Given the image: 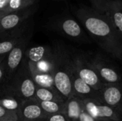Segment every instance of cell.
I'll return each instance as SVG.
<instances>
[{
    "instance_id": "6da1fadb",
    "label": "cell",
    "mask_w": 122,
    "mask_h": 121,
    "mask_svg": "<svg viewBox=\"0 0 122 121\" xmlns=\"http://www.w3.org/2000/svg\"><path fill=\"white\" fill-rule=\"evenodd\" d=\"M90 38L109 57L122 61V36L106 14L81 5L73 9Z\"/></svg>"
},
{
    "instance_id": "7a4b0ae2",
    "label": "cell",
    "mask_w": 122,
    "mask_h": 121,
    "mask_svg": "<svg viewBox=\"0 0 122 121\" xmlns=\"http://www.w3.org/2000/svg\"><path fill=\"white\" fill-rule=\"evenodd\" d=\"M53 48L52 75L56 89L67 100L75 96L71 83L72 63L70 48L63 44H55Z\"/></svg>"
},
{
    "instance_id": "3957f363",
    "label": "cell",
    "mask_w": 122,
    "mask_h": 121,
    "mask_svg": "<svg viewBox=\"0 0 122 121\" xmlns=\"http://www.w3.org/2000/svg\"><path fill=\"white\" fill-rule=\"evenodd\" d=\"M47 26L61 35L80 44L91 43L90 39L82 26L69 14L63 13L51 17Z\"/></svg>"
},
{
    "instance_id": "277c9868",
    "label": "cell",
    "mask_w": 122,
    "mask_h": 121,
    "mask_svg": "<svg viewBox=\"0 0 122 121\" xmlns=\"http://www.w3.org/2000/svg\"><path fill=\"white\" fill-rule=\"evenodd\" d=\"M71 58L74 68L79 77L96 91L102 89L106 83L99 77L90 59V55L84 51L70 48Z\"/></svg>"
},
{
    "instance_id": "5b68a950",
    "label": "cell",
    "mask_w": 122,
    "mask_h": 121,
    "mask_svg": "<svg viewBox=\"0 0 122 121\" xmlns=\"http://www.w3.org/2000/svg\"><path fill=\"white\" fill-rule=\"evenodd\" d=\"M9 82L15 93L23 100L34 98L36 86L31 77L28 59L25 55L21 65Z\"/></svg>"
},
{
    "instance_id": "8992f818",
    "label": "cell",
    "mask_w": 122,
    "mask_h": 121,
    "mask_svg": "<svg viewBox=\"0 0 122 121\" xmlns=\"http://www.w3.org/2000/svg\"><path fill=\"white\" fill-rule=\"evenodd\" d=\"M111 58V57H110ZM109 56L97 52L90 56L92 64L99 77L106 84L122 82V74L119 69L112 63Z\"/></svg>"
},
{
    "instance_id": "52a82bcc",
    "label": "cell",
    "mask_w": 122,
    "mask_h": 121,
    "mask_svg": "<svg viewBox=\"0 0 122 121\" xmlns=\"http://www.w3.org/2000/svg\"><path fill=\"white\" fill-rule=\"evenodd\" d=\"M86 111L96 121H122V116L102 101L81 99Z\"/></svg>"
},
{
    "instance_id": "ba28073f",
    "label": "cell",
    "mask_w": 122,
    "mask_h": 121,
    "mask_svg": "<svg viewBox=\"0 0 122 121\" xmlns=\"http://www.w3.org/2000/svg\"><path fill=\"white\" fill-rule=\"evenodd\" d=\"M31 36L32 31L28 33L26 36L6 54V76L7 81H9L12 78L15 72L21 65Z\"/></svg>"
},
{
    "instance_id": "9c48e42d",
    "label": "cell",
    "mask_w": 122,
    "mask_h": 121,
    "mask_svg": "<svg viewBox=\"0 0 122 121\" xmlns=\"http://www.w3.org/2000/svg\"><path fill=\"white\" fill-rule=\"evenodd\" d=\"M36 10L35 5L19 11L5 14L0 19V34L14 30L29 21Z\"/></svg>"
},
{
    "instance_id": "30bf717a",
    "label": "cell",
    "mask_w": 122,
    "mask_h": 121,
    "mask_svg": "<svg viewBox=\"0 0 122 121\" xmlns=\"http://www.w3.org/2000/svg\"><path fill=\"white\" fill-rule=\"evenodd\" d=\"M31 31L28 21L14 30L0 34V56L6 55Z\"/></svg>"
},
{
    "instance_id": "8fae6325",
    "label": "cell",
    "mask_w": 122,
    "mask_h": 121,
    "mask_svg": "<svg viewBox=\"0 0 122 121\" xmlns=\"http://www.w3.org/2000/svg\"><path fill=\"white\" fill-rule=\"evenodd\" d=\"M17 116L18 121H44L48 116L35 98L24 100Z\"/></svg>"
},
{
    "instance_id": "7c38bea8",
    "label": "cell",
    "mask_w": 122,
    "mask_h": 121,
    "mask_svg": "<svg viewBox=\"0 0 122 121\" xmlns=\"http://www.w3.org/2000/svg\"><path fill=\"white\" fill-rule=\"evenodd\" d=\"M99 93L102 101L122 116V82L106 84Z\"/></svg>"
},
{
    "instance_id": "4fadbf2b",
    "label": "cell",
    "mask_w": 122,
    "mask_h": 121,
    "mask_svg": "<svg viewBox=\"0 0 122 121\" xmlns=\"http://www.w3.org/2000/svg\"><path fill=\"white\" fill-rule=\"evenodd\" d=\"M64 116L68 121H96L84 109L82 100L76 96L66 101Z\"/></svg>"
},
{
    "instance_id": "5bb4252c",
    "label": "cell",
    "mask_w": 122,
    "mask_h": 121,
    "mask_svg": "<svg viewBox=\"0 0 122 121\" xmlns=\"http://www.w3.org/2000/svg\"><path fill=\"white\" fill-rule=\"evenodd\" d=\"M71 54V53H70ZM72 63V62H71ZM71 83L74 96L81 99H91L95 101H102L99 91H96L84 82L78 75L72 64Z\"/></svg>"
},
{
    "instance_id": "9a60e30c",
    "label": "cell",
    "mask_w": 122,
    "mask_h": 121,
    "mask_svg": "<svg viewBox=\"0 0 122 121\" xmlns=\"http://www.w3.org/2000/svg\"><path fill=\"white\" fill-rule=\"evenodd\" d=\"M23 101L13 90L9 81L0 86V106L5 109L17 114Z\"/></svg>"
},
{
    "instance_id": "2e32d148",
    "label": "cell",
    "mask_w": 122,
    "mask_h": 121,
    "mask_svg": "<svg viewBox=\"0 0 122 121\" xmlns=\"http://www.w3.org/2000/svg\"><path fill=\"white\" fill-rule=\"evenodd\" d=\"M28 63L31 77L36 86L45 88L56 89L54 86V77L51 73H45L39 71L36 66V65L30 62L29 60Z\"/></svg>"
},
{
    "instance_id": "e0dca14e",
    "label": "cell",
    "mask_w": 122,
    "mask_h": 121,
    "mask_svg": "<svg viewBox=\"0 0 122 121\" xmlns=\"http://www.w3.org/2000/svg\"><path fill=\"white\" fill-rule=\"evenodd\" d=\"M53 54V48L48 46H36L26 50L25 56L27 59L36 64L41 61L49 58Z\"/></svg>"
},
{
    "instance_id": "ac0fdd59",
    "label": "cell",
    "mask_w": 122,
    "mask_h": 121,
    "mask_svg": "<svg viewBox=\"0 0 122 121\" xmlns=\"http://www.w3.org/2000/svg\"><path fill=\"white\" fill-rule=\"evenodd\" d=\"M105 14L122 36V0H112Z\"/></svg>"
},
{
    "instance_id": "d6986e66",
    "label": "cell",
    "mask_w": 122,
    "mask_h": 121,
    "mask_svg": "<svg viewBox=\"0 0 122 121\" xmlns=\"http://www.w3.org/2000/svg\"><path fill=\"white\" fill-rule=\"evenodd\" d=\"M34 98L37 101L66 102V99L56 89L45 88L36 86Z\"/></svg>"
},
{
    "instance_id": "ffe728a7",
    "label": "cell",
    "mask_w": 122,
    "mask_h": 121,
    "mask_svg": "<svg viewBox=\"0 0 122 121\" xmlns=\"http://www.w3.org/2000/svg\"><path fill=\"white\" fill-rule=\"evenodd\" d=\"M44 112L47 115H54L57 113L64 114L66 102L57 101H38Z\"/></svg>"
},
{
    "instance_id": "44dd1931",
    "label": "cell",
    "mask_w": 122,
    "mask_h": 121,
    "mask_svg": "<svg viewBox=\"0 0 122 121\" xmlns=\"http://www.w3.org/2000/svg\"><path fill=\"white\" fill-rule=\"evenodd\" d=\"M36 4V0H10L4 11V14L29 8Z\"/></svg>"
},
{
    "instance_id": "7402d4cb",
    "label": "cell",
    "mask_w": 122,
    "mask_h": 121,
    "mask_svg": "<svg viewBox=\"0 0 122 121\" xmlns=\"http://www.w3.org/2000/svg\"><path fill=\"white\" fill-rule=\"evenodd\" d=\"M112 0H89L91 6L96 11L105 14L108 9L109 3Z\"/></svg>"
},
{
    "instance_id": "603a6c76",
    "label": "cell",
    "mask_w": 122,
    "mask_h": 121,
    "mask_svg": "<svg viewBox=\"0 0 122 121\" xmlns=\"http://www.w3.org/2000/svg\"><path fill=\"white\" fill-rule=\"evenodd\" d=\"M0 121H18V116L0 106Z\"/></svg>"
},
{
    "instance_id": "cb8c5ba5",
    "label": "cell",
    "mask_w": 122,
    "mask_h": 121,
    "mask_svg": "<svg viewBox=\"0 0 122 121\" xmlns=\"http://www.w3.org/2000/svg\"><path fill=\"white\" fill-rule=\"evenodd\" d=\"M6 81V56L0 62V86H1Z\"/></svg>"
},
{
    "instance_id": "d4e9b609",
    "label": "cell",
    "mask_w": 122,
    "mask_h": 121,
    "mask_svg": "<svg viewBox=\"0 0 122 121\" xmlns=\"http://www.w3.org/2000/svg\"><path fill=\"white\" fill-rule=\"evenodd\" d=\"M44 121H68L64 114L62 113H57L54 115L48 116Z\"/></svg>"
},
{
    "instance_id": "484cf974",
    "label": "cell",
    "mask_w": 122,
    "mask_h": 121,
    "mask_svg": "<svg viewBox=\"0 0 122 121\" xmlns=\"http://www.w3.org/2000/svg\"><path fill=\"white\" fill-rule=\"evenodd\" d=\"M10 0H0V13L4 14V11L9 3Z\"/></svg>"
},
{
    "instance_id": "4316f807",
    "label": "cell",
    "mask_w": 122,
    "mask_h": 121,
    "mask_svg": "<svg viewBox=\"0 0 122 121\" xmlns=\"http://www.w3.org/2000/svg\"><path fill=\"white\" fill-rule=\"evenodd\" d=\"M4 57H5V55H4V56H0V62L4 59Z\"/></svg>"
},
{
    "instance_id": "83f0119b",
    "label": "cell",
    "mask_w": 122,
    "mask_h": 121,
    "mask_svg": "<svg viewBox=\"0 0 122 121\" xmlns=\"http://www.w3.org/2000/svg\"><path fill=\"white\" fill-rule=\"evenodd\" d=\"M4 15V14H2V13H0V19H1V18L2 17V16Z\"/></svg>"
},
{
    "instance_id": "f1b7e54d",
    "label": "cell",
    "mask_w": 122,
    "mask_h": 121,
    "mask_svg": "<svg viewBox=\"0 0 122 121\" xmlns=\"http://www.w3.org/2000/svg\"><path fill=\"white\" fill-rule=\"evenodd\" d=\"M55 1H66V0H55Z\"/></svg>"
}]
</instances>
